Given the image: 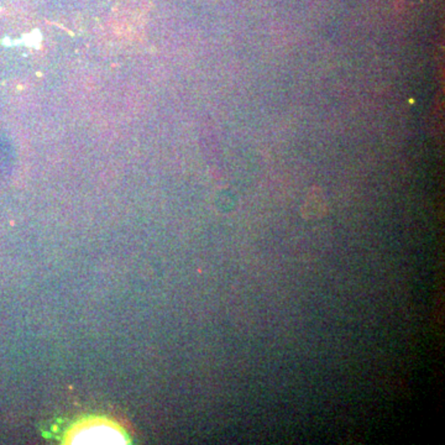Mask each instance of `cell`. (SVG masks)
Segmentation results:
<instances>
[{"label": "cell", "mask_w": 445, "mask_h": 445, "mask_svg": "<svg viewBox=\"0 0 445 445\" xmlns=\"http://www.w3.org/2000/svg\"><path fill=\"white\" fill-rule=\"evenodd\" d=\"M326 203L323 192L318 187H313L307 194V198L302 208L304 219H318L326 214Z\"/></svg>", "instance_id": "6da1fadb"}]
</instances>
